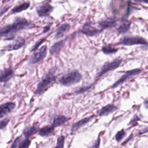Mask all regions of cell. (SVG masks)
<instances>
[{
  "label": "cell",
  "instance_id": "6da1fadb",
  "mask_svg": "<svg viewBox=\"0 0 148 148\" xmlns=\"http://www.w3.org/2000/svg\"><path fill=\"white\" fill-rule=\"evenodd\" d=\"M29 25V23L24 18H17L13 24H7L0 28V36L5 37L6 40L13 39L17 31Z\"/></svg>",
  "mask_w": 148,
  "mask_h": 148
},
{
  "label": "cell",
  "instance_id": "7a4b0ae2",
  "mask_svg": "<svg viewBox=\"0 0 148 148\" xmlns=\"http://www.w3.org/2000/svg\"><path fill=\"white\" fill-rule=\"evenodd\" d=\"M56 78L55 69L52 68L43 76L39 83L38 84L35 93L38 95H41L50 84L55 82Z\"/></svg>",
  "mask_w": 148,
  "mask_h": 148
},
{
  "label": "cell",
  "instance_id": "3957f363",
  "mask_svg": "<svg viewBox=\"0 0 148 148\" xmlns=\"http://www.w3.org/2000/svg\"><path fill=\"white\" fill-rule=\"evenodd\" d=\"M82 79L81 73L77 70H73L62 75L59 79V82L63 86L69 87L78 83Z\"/></svg>",
  "mask_w": 148,
  "mask_h": 148
},
{
  "label": "cell",
  "instance_id": "277c9868",
  "mask_svg": "<svg viewBox=\"0 0 148 148\" xmlns=\"http://www.w3.org/2000/svg\"><path fill=\"white\" fill-rule=\"evenodd\" d=\"M123 61V59L121 58H116L112 61H108L106 62L101 68L99 71L98 72V73L96 75V79H98L102 76H103L104 74L107 73L109 71H113L117 68L120 65Z\"/></svg>",
  "mask_w": 148,
  "mask_h": 148
},
{
  "label": "cell",
  "instance_id": "5b68a950",
  "mask_svg": "<svg viewBox=\"0 0 148 148\" xmlns=\"http://www.w3.org/2000/svg\"><path fill=\"white\" fill-rule=\"evenodd\" d=\"M120 43L124 46H132L136 45H146L148 44L147 41L143 38L139 36H125L123 38Z\"/></svg>",
  "mask_w": 148,
  "mask_h": 148
},
{
  "label": "cell",
  "instance_id": "8992f818",
  "mask_svg": "<svg viewBox=\"0 0 148 148\" xmlns=\"http://www.w3.org/2000/svg\"><path fill=\"white\" fill-rule=\"evenodd\" d=\"M142 72V69L140 68H136L133 69L131 70H129L126 71L112 86V88H116L120 86V84H123V83L127 82L129 79L131 78L132 77L136 76Z\"/></svg>",
  "mask_w": 148,
  "mask_h": 148
},
{
  "label": "cell",
  "instance_id": "52a82bcc",
  "mask_svg": "<svg viewBox=\"0 0 148 148\" xmlns=\"http://www.w3.org/2000/svg\"><path fill=\"white\" fill-rule=\"evenodd\" d=\"M102 29H98L93 26V24L91 22H86L83 25L81 32L83 34L88 36H94L102 32Z\"/></svg>",
  "mask_w": 148,
  "mask_h": 148
},
{
  "label": "cell",
  "instance_id": "ba28073f",
  "mask_svg": "<svg viewBox=\"0 0 148 148\" xmlns=\"http://www.w3.org/2000/svg\"><path fill=\"white\" fill-rule=\"evenodd\" d=\"M47 54V46H42L38 51H35L31 57L29 61L31 64H36L43 60Z\"/></svg>",
  "mask_w": 148,
  "mask_h": 148
},
{
  "label": "cell",
  "instance_id": "9c48e42d",
  "mask_svg": "<svg viewBox=\"0 0 148 148\" xmlns=\"http://www.w3.org/2000/svg\"><path fill=\"white\" fill-rule=\"evenodd\" d=\"M117 22V20L115 17H109L99 20L98 24L102 29H105L116 27Z\"/></svg>",
  "mask_w": 148,
  "mask_h": 148
},
{
  "label": "cell",
  "instance_id": "30bf717a",
  "mask_svg": "<svg viewBox=\"0 0 148 148\" xmlns=\"http://www.w3.org/2000/svg\"><path fill=\"white\" fill-rule=\"evenodd\" d=\"M53 10V7L49 3L41 5L36 8V12L39 17H45L49 16Z\"/></svg>",
  "mask_w": 148,
  "mask_h": 148
},
{
  "label": "cell",
  "instance_id": "8fae6325",
  "mask_svg": "<svg viewBox=\"0 0 148 148\" xmlns=\"http://www.w3.org/2000/svg\"><path fill=\"white\" fill-rule=\"evenodd\" d=\"M16 104L13 102H8L0 105V119L14 109Z\"/></svg>",
  "mask_w": 148,
  "mask_h": 148
},
{
  "label": "cell",
  "instance_id": "7c38bea8",
  "mask_svg": "<svg viewBox=\"0 0 148 148\" xmlns=\"http://www.w3.org/2000/svg\"><path fill=\"white\" fill-rule=\"evenodd\" d=\"M118 109H119L118 108L117 106H116L115 105H114L113 104L109 103V104L104 106L100 109L98 114H99V116H100V117L108 116V115L114 112L115 111L117 110Z\"/></svg>",
  "mask_w": 148,
  "mask_h": 148
},
{
  "label": "cell",
  "instance_id": "4fadbf2b",
  "mask_svg": "<svg viewBox=\"0 0 148 148\" xmlns=\"http://www.w3.org/2000/svg\"><path fill=\"white\" fill-rule=\"evenodd\" d=\"M131 24V21L126 18H123L121 19L119 25L117 27L116 30L119 34H124L125 32H126L129 30Z\"/></svg>",
  "mask_w": 148,
  "mask_h": 148
},
{
  "label": "cell",
  "instance_id": "5bb4252c",
  "mask_svg": "<svg viewBox=\"0 0 148 148\" xmlns=\"http://www.w3.org/2000/svg\"><path fill=\"white\" fill-rule=\"evenodd\" d=\"M94 117V116H88V117H84L81 120H80L79 121L76 122L75 123H74L71 128V132H75L76 131H77L78 130H79L80 128H82V127L84 126L86 124H87L90 121H91V120Z\"/></svg>",
  "mask_w": 148,
  "mask_h": 148
},
{
  "label": "cell",
  "instance_id": "9a60e30c",
  "mask_svg": "<svg viewBox=\"0 0 148 148\" xmlns=\"http://www.w3.org/2000/svg\"><path fill=\"white\" fill-rule=\"evenodd\" d=\"M14 71L12 68H5L0 71V82L3 83L8 81L13 75Z\"/></svg>",
  "mask_w": 148,
  "mask_h": 148
},
{
  "label": "cell",
  "instance_id": "2e32d148",
  "mask_svg": "<svg viewBox=\"0 0 148 148\" xmlns=\"http://www.w3.org/2000/svg\"><path fill=\"white\" fill-rule=\"evenodd\" d=\"M39 130V124H35L33 125L25 127L23 131V134L26 138H29L30 136L36 134Z\"/></svg>",
  "mask_w": 148,
  "mask_h": 148
},
{
  "label": "cell",
  "instance_id": "e0dca14e",
  "mask_svg": "<svg viewBox=\"0 0 148 148\" xmlns=\"http://www.w3.org/2000/svg\"><path fill=\"white\" fill-rule=\"evenodd\" d=\"M25 44V39L22 37L18 38L14 43L7 46L6 47V49L8 51L16 50L22 47Z\"/></svg>",
  "mask_w": 148,
  "mask_h": 148
},
{
  "label": "cell",
  "instance_id": "ac0fdd59",
  "mask_svg": "<svg viewBox=\"0 0 148 148\" xmlns=\"http://www.w3.org/2000/svg\"><path fill=\"white\" fill-rule=\"evenodd\" d=\"M55 127L52 125L44 126L39 130V134L41 136H48L53 134Z\"/></svg>",
  "mask_w": 148,
  "mask_h": 148
},
{
  "label": "cell",
  "instance_id": "d6986e66",
  "mask_svg": "<svg viewBox=\"0 0 148 148\" xmlns=\"http://www.w3.org/2000/svg\"><path fill=\"white\" fill-rule=\"evenodd\" d=\"M68 120V118L63 115H57L54 117L51 124L56 128L64 124Z\"/></svg>",
  "mask_w": 148,
  "mask_h": 148
},
{
  "label": "cell",
  "instance_id": "ffe728a7",
  "mask_svg": "<svg viewBox=\"0 0 148 148\" xmlns=\"http://www.w3.org/2000/svg\"><path fill=\"white\" fill-rule=\"evenodd\" d=\"M65 40L66 39H62L53 45L50 49V54L54 55L57 53H58V51H59L61 50V49L64 46Z\"/></svg>",
  "mask_w": 148,
  "mask_h": 148
},
{
  "label": "cell",
  "instance_id": "44dd1931",
  "mask_svg": "<svg viewBox=\"0 0 148 148\" xmlns=\"http://www.w3.org/2000/svg\"><path fill=\"white\" fill-rule=\"evenodd\" d=\"M70 28V25L67 24V23H65L62 24L57 29L56 34L55 35V38L57 39V38H60L62 37L64 34L68 31V30Z\"/></svg>",
  "mask_w": 148,
  "mask_h": 148
},
{
  "label": "cell",
  "instance_id": "7402d4cb",
  "mask_svg": "<svg viewBox=\"0 0 148 148\" xmlns=\"http://www.w3.org/2000/svg\"><path fill=\"white\" fill-rule=\"evenodd\" d=\"M29 6V3L24 2L17 6H15L12 10V13H17L27 9Z\"/></svg>",
  "mask_w": 148,
  "mask_h": 148
},
{
  "label": "cell",
  "instance_id": "603a6c76",
  "mask_svg": "<svg viewBox=\"0 0 148 148\" xmlns=\"http://www.w3.org/2000/svg\"><path fill=\"white\" fill-rule=\"evenodd\" d=\"M118 51V49L113 47L110 45L103 46L102 47V51L105 54H110L116 53Z\"/></svg>",
  "mask_w": 148,
  "mask_h": 148
},
{
  "label": "cell",
  "instance_id": "cb8c5ba5",
  "mask_svg": "<svg viewBox=\"0 0 148 148\" xmlns=\"http://www.w3.org/2000/svg\"><path fill=\"white\" fill-rule=\"evenodd\" d=\"M125 135H126V133L125 131L124 130V129H122L117 131V132L115 135V139L117 142H120L124 138Z\"/></svg>",
  "mask_w": 148,
  "mask_h": 148
},
{
  "label": "cell",
  "instance_id": "d4e9b609",
  "mask_svg": "<svg viewBox=\"0 0 148 148\" xmlns=\"http://www.w3.org/2000/svg\"><path fill=\"white\" fill-rule=\"evenodd\" d=\"M64 142H65L64 136L63 135H60L57 138V144L54 148H64Z\"/></svg>",
  "mask_w": 148,
  "mask_h": 148
},
{
  "label": "cell",
  "instance_id": "484cf974",
  "mask_svg": "<svg viewBox=\"0 0 148 148\" xmlns=\"http://www.w3.org/2000/svg\"><path fill=\"white\" fill-rule=\"evenodd\" d=\"M31 144V140L29 138H26L25 139H23L20 142L18 148H29Z\"/></svg>",
  "mask_w": 148,
  "mask_h": 148
},
{
  "label": "cell",
  "instance_id": "4316f807",
  "mask_svg": "<svg viewBox=\"0 0 148 148\" xmlns=\"http://www.w3.org/2000/svg\"><path fill=\"white\" fill-rule=\"evenodd\" d=\"M23 140V137L21 135L17 137L12 142L10 147V148H17L18 147V146L20 143V142L22 141Z\"/></svg>",
  "mask_w": 148,
  "mask_h": 148
},
{
  "label": "cell",
  "instance_id": "83f0119b",
  "mask_svg": "<svg viewBox=\"0 0 148 148\" xmlns=\"http://www.w3.org/2000/svg\"><path fill=\"white\" fill-rule=\"evenodd\" d=\"M10 121V118H5L0 121V130L4 129Z\"/></svg>",
  "mask_w": 148,
  "mask_h": 148
},
{
  "label": "cell",
  "instance_id": "f1b7e54d",
  "mask_svg": "<svg viewBox=\"0 0 148 148\" xmlns=\"http://www.w3.org/2000/svg\"><path fill=\"white\" fill-rule=\"evenodd\" d=\"M45 40V39H41L40 40H39L36 43L35 45L32 47V48L31 49V51H35L38 47L41 45V43L43 42V41Z\"/></svg>",
  "mask_w": 148,
  "mask_h": 148
},
{
  "label": "cell",
  "instance_id": "f546056e",
  "mask_svg": "<svg viewBox=\"0 0 148 148\" xmlns=\"http://www.w3.org/2000/svg\"><path fill=\"white\" fill-rule=\"evenodd\" d=\"M100 137L98 136V138L95 140L93 145H92L91 148H99V145H100Z\"/></svg>",
  "mask_w": 148,
  "mask_h": 148
},
{
  "label": "cell",
  "instance_id": "4dcf8cb0",
  "mask_svg": "<svg viewBox=\"0 0 148 148\" xmlns=\"http://www.w3.org/2000/svg\"><path fill=\"white\" fill-rule=\"evenodd\" d=\"M10 8V6H4V7H3L2 8H1V9H0V17L1 16H2L3 14H4L8 10V9Z\"/></svg>",
  "mask_w": 148,
  "mask_h": 148
},
{
  "label": "cell",
  "instance_id": "1f68e13d",
  "mask_svg": "<svg viewBox=\"0 0 148 148\" xmlns=\"http://www.w3.org/2000/svg\"><path fill=\"white\" fill-rule=\"evenodd\" d=\"M90 88V87H82L80 88L79 89H78L77 91H76V92L77 93H80V92H83V91H87L88 88Z\"/></svg>",
  "mask_w": 148,
  "mask_h": 148
},
{
  "label": "cell",
  "instance_id": "d6a6232c",
  "mask_svg": "<svg viewBox=\"0 0 148 148\" xmlns=\"http://www.w3.org/2000/svg\"><path fill=\"white\" fill-rule=\"evenodd\" d=\"M139 120H140L139 117H138L137 116V115H136V114H135V115L132 117V119L131 120V121H130V123H132V122H133V121H139Z\"/></svg>",
  "mask_w": 148,
  "mask_h": 148
},
{
  "label": "cell",
  "instance_id": "836d02e7",
  "mask_svg": "<svg viewBox=\"0 0 148 148\" xmlns=\"http://www.w3.org/2000/svg\"><path fill=\"white\" fill-rule=\"evenodd\" d=\"M134 1L139 3H145L148 4V0H134Z\"/></svg>",
  "mask_w": 148,
  "mask_h": 148
},
{
  "label": "cell",
  "instance_id": "e575fe53",
  "mask_svg": "<svg viewBox=\"0 0 148 148\" xmlns=\"http://www.w3.org/2000/svg\"><path fill=\"white\" fill-rule=\"evenodd\" d=\"M143 105H144V106H145L146 109H148V99H146V100H145V101H144V102H143Z\"/></svg>",
  "mask_w": 148,
  "mask_h": 148
},
{
  "label": "cell",
  "instance_id": "d590c367",
  "mask_svg": "<svg viewBox=\"0 0 148 148\" xmlns=\"http://www.w3.org/2000/svg\"><path fill=\"white\" fill-rule=\"evenodd\" d=\"M49 29H50V27H49V26L45 27H44V30H43V32L45 33V32H46L47 31H48Z\"/></svg>",
  "mask_w": 148,
  "mask_h": 148
}]
</instances>
